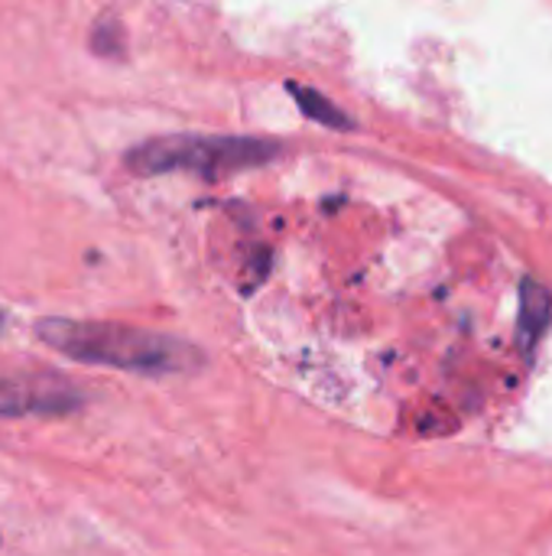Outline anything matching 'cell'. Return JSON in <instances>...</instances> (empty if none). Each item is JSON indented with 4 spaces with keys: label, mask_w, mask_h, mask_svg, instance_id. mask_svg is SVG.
Wrapping results in <instances>:
<instances>
[{
    "label": "cell",
    "mask_w": 552,
    "mask_h": 556,
    "mask_svg": "<svg viewBox=\"0 0 552 556\" xmlns=\"http://www.w3.org/2000/svg\"><path fill=\"white\" fill-rule=\"evenodd\" d=\"M42 345L62 352L65 358L104 365L133 375H192L202 371L205 352L176 336L150 332L124 323H94V319H62L46 316L36 323Z\"/></svg>",
    "instance_id": "1"
},
{
    "label": "cell",
    "mask_w": 552,
    "mask_h": 556,
    "mask_svg": "<svg viewBox=\"0 0 552 556\" xmlns=\"http://www.w3.org/2000/svg\"><path fill=\"white\" fill-rule=\"evenodd\" d=\"M283 153L280 140L270 137H211V134H166L150 137L124 153V166L133 176L159 173H198L218 179L238 169H254L273 163Z\"/></svg>",
    "instance_id": "2"
},
{
    "label": "cell",
    "mask_w": 552,
    "mask_h": 556,
    "mask_svg": "<svg viewBox=\"0 0 552 556\" xmlns=\"http://www.w3.org/2000/svg\"><path fill=\"white\" fill-rule=\"evenodd\" d=\"M81 407L78 388L55 371H23L0 378V417H29V414H72Z\"/></svg>",
    "instance_id": "3"
},
{
    "label": "cell",
    "mask_w": 552,
    "mask_h": 556,
    "mask_svg": "<svg viewBox=\"0 0 552 556\" xmlns=\"http://www.w3.org/2000/svg\"><path fill=\"white\" fill-rule=\"evenodd\" d=\"M286 91L296 98L299 111L306 117H312L316 124H325V127H335V130H351L355 127V121L342 108H335L325 94H319L316 88H306L299 81H286Z\"/></svg>",
    "instance_id": "4"
},
{
    "label": "cell",
    "mask_w": 552,
    "mask_h": 556,
    "mask_svg": "<svg viewBox=\"0 0 552 556\" xmlns=\"http://www.w3.org/2000/svg\"><path fill=\"white\" fill-rule=\"evenodd\" d=\"M91 46H94L98 55L117 59L124 52V29H120V23L117 20H101L98 29H94V36H91Z\"/></svg>",
    "instance_id": "5"
},
{
    "label": "cell",
    "mask_w": 552,
    "mask_h": 556,
    "mask_svg": "<svg viewBox=\"0 0 552 556\" xmlns=\"http://www.w3.org/2000/svg\"><path fill=\"white\" fill-rule=\"evenodd\" d=\"M0 329H3V309H0Z\"/></svg>",
    "instance_id": "6"
}]
</instances>
